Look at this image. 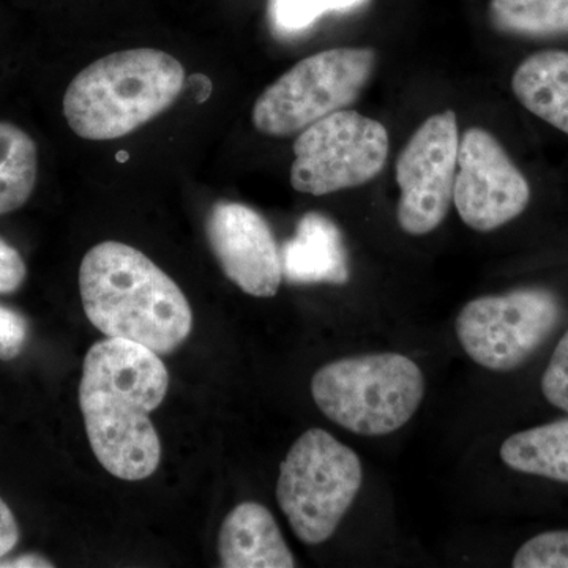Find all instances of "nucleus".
<instances>
[{
	"label": "nucleus",
	"instance_id": "obj_1",
	"mask_svg": "<svg viewBox=\"0 0 568 568\" xmlns=\"http://www.w3.org/2000/svg\"><path fill=\"white\" fill-rule=\"evenodd\" d=\"M168 387L166 365L149 347L106 336L85 354L81 413L92 452L112 476L138 481L159 469L162 444L151 414Z\"/></svg>",
	"mask_w": 568,
	"mask_h": 568
},
{
	"label": "nucleus",
	"instance_id": "obj_2",
	"mask_svg": "<svg viewBox=\"0 0 568 568\" xmlns=\"http://www.w3.org/2000/svg\"><path fill=\"white\" fill-rule=\"evenodd\" d=\"M80 291L85 316L110 338L166 355L192 334V306L179 284L133 246L103 242L89 250Z\"/></svg>",
	"mask_w": 568,
	"mask_h": 568
},
{
	"label": "nucleus",
	"instance_id": "obj_3",
	"mask_svg": "<svg viewBox=\"0 0 568 568\" xmlns=\"http://www.w3.org/2000/svg\"><path fill=\"white\" fill-rule=\"evenodd\" d=\"M183 84L185 70L168 52H112L73 78L63 97V115L82 140H119L170 110Z\"/></svg>",
	"mask_w": 568,
	"mask_h": 568
},
{
	"label": "nucleus",
	"instance_id": "obj_4",
	"mask_svg": "<svg viewBox=\"0 0 568 568\" xmlns=\"http://www.w3.org/2000/svg\"><path fill=\"white\" fill-rule=\"evenodd\" d=\"M425 376L403 354L338 358L312 379L316 406L328 420L358 436H386L410 420L424 402Z\"/></svg>",
	"mask_w": 568,
	"mask_h": 568
},
{
	"label": "nucleus",
	"instance_id": "obj_5",
	"mask_svg": "<svg viewBox=\"0 0 568 568\" xmlns=\"http://www.w3.org/2000/svg\"><path fill=\"white\" fill-rule=\"evenodd\" d=\"M364 467L353 448L321 428L305 432L280 465L276 500L295 536L324 544L353 507Z\"/></svg>",
	"mask_w": 568,
	"mask_h": 568
},
{
	"label": "nucleus",
	"instance_id": "obj_6",
	"mask_svg": "<svg viewBox=\"0 0 568 568\" xmlns=\"http://www.w3.org/2000/svg\"><path fill=\"white\" fill-rule=\"evenodd\" d=\"M377 63L372 48H334L291 67L257 97L252 121L257 132L290 138L312 123L347 110L361 97Z\"/></svg>",
	"mask_w": 568,
	"mask_h": 568
},
{
	"label": "nucleus",
	"instance_id": "obj_7",
	"mask_svg": "<svg viewBox=\"0 0 568 568\" xmlns=\"http://www.w3.org/2000/svg\"><path fill=\"white\" fill-rule=\"evenodd\" d=\"M293 149L290 179L295 192L325 196L358 189L383 173L390 138L376 119L342 110L298 133Z\"/></svg>",
	"mask_w": 568,
	"mask_h": 568
},
{
	"label": "nucleus",
	"instance_id": "obj_8",
	"mask_svg": "<svg viewBox=\"0 0 568 568\" xmlns=\"http://www.w3.org/2000/svg\"><path fill=\"white\" fill-rule=\"evenodd\" d=\"M560 315L558 295L545 287H519L470 301L459 312L455 331L477 365L507 373L526 364L547 342Z\"/></svg>",
	"mask_w": 568,
	"mask_h": 568
},
{
	"label": "nucleus",
	"instance_id": "obj_9",
	"mask_svg": "<svg viewBox=\"0 0 568 568\" xmlns=\"http://www.w3.org/2000/svg\"><path fill=\"white\" fill-rule=\"evenodd\" d=\"M459 129L455 111L429 115L407 140L395 164L399 189L396 220L406 234L436 231L454 204Z\"/></svg>",
	"mask_w": 568,
	"mask_h": 568
},
{
	"label": "nucleus",
	"instance_id": "obj_10",
	"mask_svg": "<svg viewBox=\"0 0 568 568\" xmlns=\"http://www.w3.org/2000/svg\"><path fill=\"white\" fill-rule=\"evenodd\" d=\"M530 203V185L499 140L480 126L459 136L454 204L459 219L477 233L514 222Z\"/></svg>",
	"mask_w": 568,
	"mask_h": 568
},
{
	"label": "nucleus",
	"instance_id": "obj_11",
	"mask_svg": "<svg viewBox=\"0 0 568 568\" xmlns=\"http://www.w3.org/2000/svg\"><path fill=\"white\" fill-rule=\"evenodd\" d=\"M205 235L230 282L253 297H275L283 280L282 253L261 213L219 201L205 220Z\"/></svg>",
	"mask_w": 568,
	"mask_h": 568
},
{
	"label": "nucleus",
	"instance_id": "obj_12",
	"mask_svg": "<svg viewBox=\"0 0 568 568\" xmlns=\"http://www.w3.org/2000/svg\"><path fill=\"white\" fill-rule=\"evenodd\" d=\"M226 568H293L295 559L268 508L242 503L227 515L219 536Z\"/></svg>",
	"mask_w": 568,
	"mask_h": 568
},
{
	"label": "nucleus",
	"instance_id": "obj_13",
	"mask_svg": "<svg viewBox=\"0 0 568 568\" xmlns=\"http://www.w3.org/2000/svg\"><path fill=\"white\" fill-rule=\"evenodd\" d=\"M283 276L294 284H345L349 265L342 233L323 213L308 212L282 250Z\"/></svg>",
	"mask_w": 568,
	"mask_h": 568
},
{
	"label": "nucleus",
	"instance_id": "obj_14",
	"mask_svg": "<svg viewBox=\"0 0 568 568\" xmlns=\"http://www.w3.org/2000/svg\"><path fill=\"white\" fill-rule=\"evenodd\" d=\"M511 91L523 108L568 134V51H538L519 63Z\"/></svg>",
	"mask_w": 568,
	"mask_h": 568
},
{
	"label": "nucleus",
	"instance_id": "obj_15",
	"mask_svg": "<svg viewBox=\"0 0 568 568\" xmlns=\"http://www.w3.org/2000/svg\"><path fill=\"white\" fill-rule=\"evenodd\" d=\"M499 454L517 473L568 484V417L515 433Z\"/></svg>",
	"mask_w": 568,
	"mask_h": 568
},
{
	"label": "nucleus",
	"instance_id": "obj_16",
	"mask_svg": "<svg viewBox=\"0 0 568 568\" xmlns=\"http://www.w3.org/2000/svg\"><path fill=\"white\" fill-rule=\"evenodd\" d=\"M36 141L20 126L0 122V216L28 203L37 183Z\"/></svg>",
	"mask_w": 568,
	"mask_h": 568
},
{
	"label": "nucleus",
	"instance_id": "obj_17",
	"mask_svg": "<svg viewBox=\"0 0 568 568\" xmlns=\"http://www.w3.org/2000/svg\"><path fill=\"white\" fill-rule=\"evenodd\" d=\"M488 17L504 36L552 39L568 36V0H491Z\"/></svg>",
	"mask_w": 568,
	"mask_h": 568
},
{
	"label": "nucleus",
	"instance_id": "obj_18",
	"mask_svg": "<svg viewBox=\"0 0 568 568\" xmlns=\"http://www.w3.org/2000/svg\"><path fill=\"white\" fill-rule=\"evenodd\" d=\"M365 0H272L271 13L280 31L293 33L310 28L331 11L354 9Z\"/></svg>",
	"mask_w": 568,
	"mask_h": 568
},
{
	"label": "nucleus",
	"instance_id": "obj_19",
	"mask_svg": "<svg viewBox=\"0 0 568 568\" xmlns=\"http://www.w3.org/2000/svg\"><path fill=\"white\" fill-rule=\"evenodd\" d=\"M511 567L568 568V530H551L529 538L518 549Z\"/></svg>",
	"mask_w": 568,
	"mask_h": 568
},
{
	"label": "nucleus",
	"instance_id": "obj_20",
	"mask_svg": "<svg viewBox=\"0 0 568 568\" xmlns=\"http://www.w3.org/2000/svg\"><path fill=\"white\" fill-rule=\"evenodd\" d=\"M541 392L548 403L568 413V331L560 338L545 369Z\"/></svg>",
	"mask_w": 568,
	"mask_h": 568
},
{
	"label": "nucleus",
	"instance_id": "obj_21",
	"mask_svg": "<svg viewBox=\"0 0 568 568\" xmlns=\"http://www.w3.org/2000/svg\"><path fill=\"white\" fill-rule=\"evenodd\" d=\"M28 338V320L21 313L0 305V361H13L21 355Z\"/></svg>",
	"mask_w": 568,
	"mask_h": 568
},
{
	"label": "nucleus",
	"instance_id": "obj_22",
	"mask_svg": "<svg viewBox=\"0 0 568 568\" xmlns=\"http://www.w3.org/2000/svg\"><path fill=\"white\" fill-rule=\"evenodd\" d=\"M28 268L20 252L0 237V294H13L24 283Z\"/></svg>",
	"mask_w": 568,
	"mask_h": 568
},
{
	"label": "nucleus",
	"instance_id": "obj_23",
	"mask_svg": "<svg viewBox=\"0 0 568 568\" xmlns=\"http://www.w3.org/2000/svg\"><path fill=\"white\" fill-rule=\"evenodd\" d=\"M20 541V526L10 507L0 497V560Z\"/></svg>",
	"mask_w": 568,
	"mask_h": 568
},
{
	"label": "nucleus",
	"instance_id": "obj_24",
	"mask_svg": "<svg viewBox=\"0 0 568 568\" xmlns=\"http://www.w3.org/2000/svg\"><path fill=\"white\" fill-rule=\"evenodd\" d=\"M0 567H54L50 560L41 558L39 555H26L20 558L0 562Z\"/></svg>",
	"mask_w": 568,
	"mask_h": 568
}]
</instances>
